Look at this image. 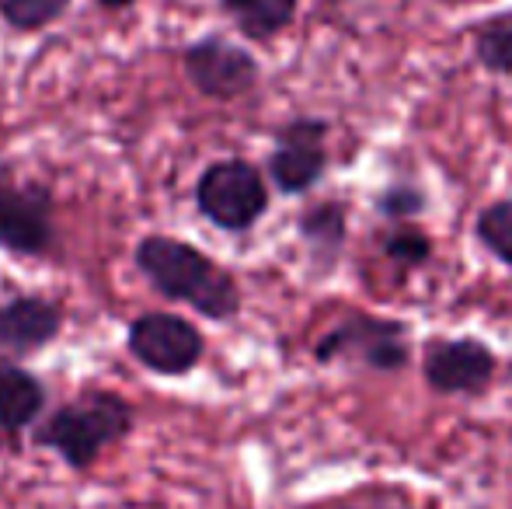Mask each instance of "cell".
I'll use <instances>...</instances> for the list:
<instances>
[{
	"label": "cell",
	"mask_w": 512,
	"mask_h": 509,
	"mask_svg": "<svg viewBox=\"0 0 512 509\" xmlns=\"http://www.w3.org/2000/svg\"><path fill=\"white\" fill-rule=\"evenodd\" d=\"M474 60L495 77H512V11L478 21L471 35Z\"/></svg>",
	"instance_id": "5bb4252c"
},
{
	"label": "cell",
	"mask_w": 512,
	"mask_h": 509,
	"mask_svg": "<svg viewBox=\"0 0 512 509\" xmlns=\"http://www.w3.org/2000/svg\"><path fill=\"white\" fill-rule=\"evenodd\" d=\"M314 360L321 367L352 363L373 374H398L411 363V328L401 318L352 311L314 342Z\"/></svg>",
	"instance_id": "3957f363"
},
{
	"label": "cell",
	"mask_w": 512,
	"mask_h": 509,
	"mask_svg": "<svg viewBox=\"0 0 512 509\" xmlns=\"http://www.w3.org/2000/svg\"><path fill=\"white\" fill-rule=\"evenodd\" d=\"M297 234L317 272H331L345 252V238H349V206L338 199H321V203L307 206L297 220Z\"/></svg>",
	"instance_id": "8fae6325"
},
{
	"label": "cell",
	"mask_w": 512,
	"mask_h": 509,
	"mask_svg": "<svg viewBox=\"0 0 512 509\" xmlns=\"http://www.w3.org/2000/svg\"><path fill=\"white\" fill-rule=\"evenodd\" d=\"M46 408V384L18 363H0V429L18 436Z\"/></svg>",
	"instance_id": "7c38bea8"
},
{
	"label": "cell",
	"mask_w": 512,
	"mask_h": 509,
	"mask_svg": "<svg viewBox=\"0 0 512 509\" xmlns=\"http://www.w3.org/2000/svg\"><path fill=\"white\" fill-rule=\"evenodd\" d=\"M133 265L150 290L161 293L164 300L189 304L196 314L209 321H234L241 314V286L234 272L216 265L203 248L189 241L168 238V234H147L136 241Z\"/></svg>",
	"instance_id": "6da1fadb"
},
{
	"label": "cell",
	"mask_w": 512,
	"mask_h": 509,
	"mask_svg": "<svg viewBox=\"0 0 512 509\" xmlns=\"http://www.w3.org/2000/svg\"><path fill=\"white\" fill-rule=\"evenodd\" d=\"M474 238L492 258H499L512 269V196L492 199L485 210L474 217Z\"/></svg>",
	"instance_id": "9a60e30c"
},
{
	"label": "cell",
	"mask_w": 512,
	"mask_h": 509,
	"mask_svg": "<svg viewBox=\"0 0 512 509\" xmlns=\"http://www.w3.org/2000/svg\"><path fill=\"white\" fill-rule=\"evenodd\" d=\"M499 374V356L478 335H432L422 349V381L432 394L481 398Z\"/></svg>",
	"instance_id": "8992f818"
},
{
	"label": "cell",
	"mask_w": 512,
	"mask_h": 509,
	"mask_svg": "<svg viewBox=\"0 0 512 509\" xmlns=\"http://www.w3.org/2000/svg\"><path fill=\"white\" fill-rule=\"evenodd\" d=\"M373 206H377L380 217L391 220V224H405V220H415L418 213L425 210V192L411 182H394V185H387L384 192H377Z\"/></svg>",
	"instance_id": "ac0fdd59"
},
{
	"label": "cell",
	"mask_w": 512,
	"mask_h": 509,
	"mask_svg": "<svg viewBox=\"0 0 512 509\" xmlns=\"http://www.w3.org/2000/svg\"><path fill=\"white\" fill-rule=\"evenodd\" d=\"M70 11V0H0V18L21 35H35L56 25Z\"/></svg>",
	"instance_id": "2e32d148"
},
{
	"label": "cell",
	"mask_w": 512,
	"mask_h": 509,
	"mask_svg": "<svg viewBox=\"0 0 512 509\" xmlns=\"http://www.w3.org/2000/svg\"><path fill=\"white\" fill-rule=\"evenodd\" d=\"M136 426V412L119 391H88L70 405L56 408L39 429L35 447L56 450L70 471H88L102 450L122 443Z\"/></svg>",
	"instance_id": "7a4b0ae2"
},
{
	"label": "cell",
	"mask_w": 512,
	"mask_h": 509,
	"mask_svg": "<svg viewBox=\"0 0 512 509\" xmlns=\"http://www.w3.org/2000/svg\"><path fill=\"white\" fill-rule=\"evenodd\" d=\"M63 332V307L56 300L21 293L0 304V353L35 356Z\"/></svg>",
	"instance_id": "30bf717a"
},
{
	"label": "cell",
	"mask_w": 512,
	"mask_h": 509,
	"mask_svg": "<svg viewBox=\"0 0 512 509\" xmlns=\"http://www.w3.org/2000/svg\"><path fill=\"white\" fill-rule=\"evenodd\" d=\"M328 119L297 116L276 129L269 150V178L283 196H304L328 171Z\"/></svg>",
	"instance_id": "ba28073f"
},
{
	"label": "cell",
	"mask_w": 512,
	"mask_h": 509,
	"mask_svg": "<svg viewBox=\"0 0 512 509\" xmlns=\"http://www.w3.org/2000/svg\"><path fill=\"white\" fill-rule=\"evenodd\" d=\"M56 196L46 182H14L0 171V252L49 258L56 252Z\"/></svg>",
	"instance_id": "5b68a950"
},
{
	"label": "cell",
	"mask_w": 512,
	"mask_h": 509,
	"mask_svg": "<svg viewBox=\"0 0 512 509\" xmlns=\"http://www.w3.org/2000/svg\"><path fill=\"white\" fill-rule=\"evenodd\" d=\"M384 255H387V262L398 265L401 272L425 269L432 258V238L405 220V224H394L391 234H384Z\"/></svg>",
	"instance_id": "e0dca14e"
},
{
	"label": "cell",
	"mask_w": 512,
	"mask_h": 509,
	"mask_svg": "<svg viewBox=\"0 0 512 509\" xmlns=\"http://www.w3.org/2000/svg\"><path fill=\"white\" fill-rule=\"evenodd\" d=\"M95 4L108 7V11H119V7H129V4H136V0H95Z\"/></svg>",
	"instance_id": "d6986e66"
},
{
	"label": "cell",
	"mask_w": 512,
	"mask_h": 509,
	"mask_svg": "<svg viewBox=\"0 0 512 509\" xmlns=\"http://www.w3.org/2000/svg\"><path fill=\"white\" fill-rule=\"evenodd\" d=\"M220 7L244 39L269 42L293 25L300 0H220Z\"/></svg>",
	"instance_id": "4fadbf2b"
},
{
	"label": "cell",
	"mask_w": 512,
	"mask_h": 509,
	"mask_svg": "<svg viewBox=\"0 0 512 509\" xmlns=\"http://www.w3.org/2000/svg\"><path fill=\"white\" fill-rule=\"evenodd\" d=\"M196 206L213 227L227 234H248L269 213L265 175L244 157L213 161L196 182Z\"/></svg>",
	"instance_id": "277c9868"
},
{
	"label": "cell",
	"mask_w": 512,
	"mask_h": 509,
	"mask_svg": "<svg viewBox=\"0 0 512 509\" xmlns=\"http://www.w3.org/2000/svg\"><path fill=\"white\" fill-rule=\"evenodd\" d=\"M126 349L157 377H185L203 363L206 339L189 318L168 311L140 314L126 328Z\"/></svg>",
	"instance_id": "52a82bcc"
},
{
	"label": "cell",
	"mask_w": 512,
	"mask_h": 509,
	"mask_svg": "<svg viewBox=\"0 0 512 509\" xmlns=\"http://www.w3.org/2000/svg\"><path fill=\"white\" fill-rule=\"evenodd\" d=\"M182 67L192 88L209 102H237L248 91H255L262 77L255 56L223 35H203L192 46H185Z\"/></svg>",
	"instance_id": "9c48e42d"
}]
</instances>
